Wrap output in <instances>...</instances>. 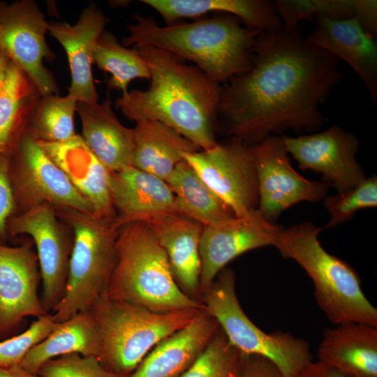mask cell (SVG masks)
Listing matches in <instances>:
<instances>
[{
	"label": "cell",
	"mask_w": 377,
	"mask_h": 377,
	"mask_svg": "<svg viewBox=\"0 0 377 377\" xmlns=\"http://www.w3.org/2000/svg\"><path fill=\"white\" fill-rule=\"evenodd\" d=\"M339 60L300 32H261L251 67L221 86L218 121L248 146L288 130L324 124L319 105L342 77Z\"/></svg>",
	"instance_id": "6da1fadb"
},
{
	"label": "cell",
	"mask_w": 377,
	"mask_h": 377,
	"mask_svg": "<svg viewBox=\"0 0 377 377\" xmlns=\"http://www.w3.org/2000/svg\"><path fill=\"white\" fill-rule=\"evenodd\" d=\"M133 49L148 64L150 84L128 91L115 107L135 124L154 120L170 126L201 150L214 147L222 85L166 50L149 45Z\"/></svg>",
	"instance_id": "7a4b0ae2"
},
{
	"label": "cell",
	"mask_w": 377,
	"mask_h": 377,
	"mask_svg": "<svg viewBox=\"0 0 377 377\" xmlns=\"http://www.w3.org/2000/svg\"><path fill=\"white\" fill-rule=\"evenodd\" d=\"M124 47L149 45L192 61L214 82L226 84L249 69L262 32L237 17L221 15L191 22L160 25L152 17L133 15Z\"/></svg>",
	"instance_id": "3957f363"
},
{
	"label": "cell",
	"mask_w": 377,
	"mask_h": 377,
	"mask_svg": "<svg viewBox=\"0 0 377 377\" xmlns=\"http://www.w3.org/2000/svg\"><path fill=\"white\" fill-rule=\"evenodd\" d=\"M115 249L105 293L109 297L159 313L205 308L179 288L164 249L144 221L119 226Z\"/></svg>",
	"instance_id": "277c9868"
},
{
	"label": "cell",
	"mask_w": 377,
	"mask_h": 377,
	"mask_svg": "<svg viewBox=\"0 0 377 377\" xmlns=\"http://www.w3.org/2000/svg\"><path fill=\"white\" fill-rule=\"evenodd\" d=\"M323 228L309 221L283 228L274 246L295 260L313 281L316 300L335 325L357 322L377 326V309L365 296L357 272L320 244Z\"/></svg>",
	"instance_id": "5b68a950"
},
{
	"label": "cell",
	"mask_w": 377,
	"mask_h": 377,
	"mask_svg": "<svg viewBox=\"0 0 377 377\" xmlns=\"http://www.w3.org/2000/svg\"><path fill=\"white\" fill-rule=\"evenodd\" d=\"M203 309L159 313L104 293L89 310L99 330L97 358L107 369L129 376L158 343L189 324Z\"/></svg>",
	"instance_id": "8992f818"
},
{
	"label": "cell",
	"mask_w": 377,
	"mask_h": 377,
	"mask_svg": "<svg viewBox=\"0 0 377 377\" xmlns=\"http://www.w3.org/2000/svg\"><path fill=\"white\" fill-rule=\"evenodd\" d=\"M56 212L73 233L65 294L52 313L55 322L61 323L89 311L105 293L115 263L119 226L115 219L74 210Z\"/></svg>",
	"instance_id": "52a82bcc"
},
{
	"label": "cell",
	"mask_w": 377,
	"mask_h": 377,
	"mask_svg": "<svg viewBox=\"0 0 377 377\" xmlns=\"http://www.w3.org/2000/svg\"><path fill=\"white\" fill-rule=\"evenodd\" d=\"M200 302L239 352L269 360L286 377H297L312 361L306 341L283 332L266 333L249 319L237 298L232 269L225 267L219 272L201 294Z\"/></svg>",
	"instance_id": "ba28073f"
},
{
	"label": "cell",
	"mask_w": 377,
	"mask_h": 377,
	"mask_svg": "<svg viewBox=\"0 0 377 377\" xmlns=\"http://www.w3.org/2000/svg\"><path fill=\"white\" fill-rule=\"evenodd\" d=\"M9 156V174L15 204L13 215L43 203L56 210L93 214L89 201L47 156L39 142L26 131Z\"/></svg>",
	"instance_id": "9c48e42d"
},
{
	"label": "cell",
	"mask_w": 377,
	"mask_h": 377,
	"mask_svg": "<svg viewBox=\"0 0 377 377\" xmlns=\"http://www.w3.org/2000/svg\"><path fill=\"white\" fill-rule=\"evenodd\" d=\"M7 230L8 234L27 235L33 239L43 286L41 303L46 313H53L65 294L73 246L71 228L52 206L43 203L13 215Z\"/></svg>",
	"instance_id": "30bf717a"
},
{
	"label": "cell",
	"mask_w": 377,
	"mask_h": 377,
	"mask_svg": "<svg viewBox=\"0 0 377 377\" xmlns=\"http://www.w3.org/2000/svg\"><path fill=\"white\" fill-rule=\"evenodd\" d=\"M183 158L236 216L258 208L257 173L249 146L230 138L211 149L184 153Z\"/></svg>",
	"instance_id": "8fae6325"
},
{
	"label": "cell",
	"mask_w": 377,
	"mask_h": 377,
	"mask_svg": "<svg viewBox=\"0 0 377 377\" xmlns=\"http://www.w3.org/2000/svg\"><path fill=\"white\" fill-rule=\"evenodd\" d=\"M48 22L33 0L0 1V50L34 82L41 96L56 94L58 86L44 61L54 59L45 40Z\"/></svg>",
	"instance_id": "7c38bea8"
},
{
	"label": "cell",
	"mask_w": 377,
	"mask_h": 377,
	"mask_svg": "<svg viewBox=\"0 0 377 377\" xmlns=\"http://www.w3.org/2000/svg\"><path fill=\"white\" fill-rule=\"evenodd\" d=\"M249 147L257 173V209L268 221L274 223L283 211L300 202L325 198L329 185L306 179L293 168L281 136H269Z\"/></svg>",
	"instance_id": "4fadbf2b"
},
{
	"label": "cell",
	"mask_w": 377,
	"mask_h": 377,
	"mask_svg": "<svg viewBox=\"0 0 377 377\" xmlns=\"http://www.w3.org/2000/svg\"><path fill=\"white\" fill-rule=\"evenodd\" d=\"M281 137L298 167L320 173L337 193L349 191L367 177L356 159L357 138L338 126L310 135Z\"/></svg>",
	"instance_id": "5bb4252c"
},
{
	"label": "cell",
	"mask_w": 377,
	"mask_h": 377,
	"mask_svg": "<svg viewBox=\"0 0 377 377\" xmlns=\"http://www.w3.org/2000/svg\"><path fill=\"white\" fill-rule=\"evenodd\" d=\"M281 229L257 209L203 226L200 239V297L231 260L249 251L274 246Z\"/></svg>",
	"instance_id": "9a60e30c"
},
{
	"label": "cell",
	"mask_w": 377,
	"mask_h": 377,
	"mask_svg": "<svg viewBox=\"0 0 377 377\" xmlns=\"http://www.w3.org/2000/svg\"><path fill=\"white\" fill-rule=\"evenodd\" d=\"M40 281L31 243L17 246L0 243V334L13 332L27 317L47 313L38 295Z\"/></svg>",
	"instance_id": "2e32d148"
},
{
	"label": "cell",
	"mask_w": 377,
	"mask_h": 377,
	"mask_svg": "<svg viewBox=\"0 0 377 377\" xmlns=\"http://www.w3.org/2000/svg\"><path fill=\"white\" fill-rule=\"evenodd\" d=\"M316 25L304 38L310 45L346 63L364 84L374 105L377 103V45L354 18H314Z\"/></svg>",
	"instance_id": "e0dca14e"
},
{
	"label": "cell",
	"mask_w": 377,
	"mask_h": 377,
	"mask_svg": "<svg viewBox=\"0 0 377 377\" xmlns=\"http://www.w3.org/2000/svg\"><path fill=\"white\" fill-rule=\"evenodd\" d=\"M107 19L94 4L85 8L77 22L48 23V32L64 47L68 61L71 82L68 95L77 101L88 103L98 102L91 66L96 43L105 31Z\"/></svg>",
	"instance_id": "ac0fdd59"
},
{
	"label": "cell",
	"mask_w": 377,
	"mask_h": 377,
	"mask_svg": "<svg viewBox=\"0 0 377 377\" xmlns=\"http://www.w3.org/2000/svg\"><path fill=\"white\" fill-rule=\"evenodd\" d=\"M39 143L73 185L89 201L94 216L106 220L116 219L110 190V171L89 149L82 135L76 134L61 142Z\"/></svg>",
	"instance_id": "d6986e66"
},
{
	"label": "cell",
	"mask_w": 377,
	"mask_h": 377,
	"mask_svg": "<svg viewBox=\"0 0 377 377\" xmlns=\"http://www.w3.org/2000/svg\"><path fill=\"white\" fill-rule=\"evenodd\" d=\"M164 249L174 277L189 297L200 302V239L203 226L185 216L165 213L141 219Z\"/></svg>",
	"instance_id": "ffe728a7"
},
{
	"label": "cell",
	"mask_w": 377,
	"mask_h": 377,
	"mask_svg": "<svg viewBox=\"0 0 377 377\" xmlns=\"http://www.w3.org/2000/svg\"><path fill=\"white\" fill-rule=\"evenodd\" d=\"M116 224L165 213H176L175 197L165 181L133 166L110 172Z\"/></svg>",
	"instance_id": "44dd1931"
},
{
	"label": "cell",
	"mask_w": 377,
	"mask_h": 377,
	"mask_svg": "<svg viewBox=\"0 0 377 377\" xmlns=\"http://www.w3.org/2000/svg\"><path fill=\"white\" fill-rule=\"evenodd\" d=\"M219 328L204 308L189 324L158 343L128 377H179Z\"/></svg>",
	"instance_id": "7402d4cb"
},
{
	"label": "cell",
	"mask_w": 377,
	"mask_h": 377,
	"mask_svg": "<svg viewBox=\"0 0 377 377\" xmlns=\"http://www.w3.org/2000/svg\"><path fill=\"white\" fill-rule=\"evenodd\" d=\"M76 112L82 124V138L110 172L132 165L133 128L120 123L109 97L101 103L77 101Z\"/></svg>",
	"instance_id": "603a6c76"
},
{
	"label": "cell",
	"mask_w": 377,
	"mask_h": 377,
	"mask_svg": "<svg viewBox=\"0 0 377 377\" xmlns=\"http://www.w3.org/2000/svg\"><path fill=\"white\" fill-rule=\"evenodd\" d=\"M318 357L349 377H377V326L346 322L325 330Z\"/></svg>",
	"instance_id": "cb8c5ba5"
},
{
	"label": "cell",
	"mask_w": 377,
	"mask_h": 377,
	"mask_svg": "<svg viewBox=\"0 0 377 377\" xmlns=\"http://www.w3.org/2000/svg\"><path fill=\"white\" fill-rule=\"evenodd\" d=\"M163 19L165 24L209 13L237 17L246 27L263 32L282 31L283 24L272 1L265 0H140Z\"/></svg>",
	"instance_id": "d4e9b609"
},
{
	"label": "cell",
	"mask_w": 377,
	"mask_h": 377,
	"mask_svg": "<svg viewBox=\"0 0 377 377\" xmlns=\"http://www.w3.org/2000/svg\"><path fill=\"white\" fill-rule=\"evenodd\" d=\"M133 133L132 166L164 181L184 160V153L201 150L176 130L158 121L138 122Z\"/></svg>",
	"instance_id": "484cf974"
},
{
	"label": "cell",
	"mask_w": 377,
	"mask_h": 377,
	"mask_svg": "<svg viewBox=\"0 0 377 377\" xmlns=\"http://www.w3.org/2000/svg\"><path fill=\"white\" fill-rule=\"evenodd\" d=\"M100 344L99 330L92 313L81 311L58 323L46 338L29 350L20 365L38 374L46 362L61 355L77 353L98 357Z\"/></svg>",
	"instance_id": "4316f807"
},
{
	"label": "cell",
	"mask_w": 377,
	"mask_h": 377,
	"mask_svg": "<svg viewBox=\"0 0 377 377\" xmlns=\"http://www.w3.org/2000/svg\"><path fill=\"white\" fill-rule=\"evenodd\" d=\"M40 96L31 80L11 61L0 91V153L9 155Z\"/></svg>",
	"instance_id": "83f0119b"
},
{
	"label": "cell",
	"mask_w": 377,
	"mask_h": 377,
	"mask_svg": "<svg viewBox=\"0 0 377 377\" xmlns=\"http://www.w3.org/2000/svg\"><path fill=\"white\" fill-rule=\"evenodd\" d=\"M165 182L175 195L177 212L203 226L236 216L185 160Z\"/></svg>",
	"instance_id": "f1b7e54d"
},
{
	"label": "cell",
	"mask_w": 377,
	"mask_h": 377,
	"mask_svg": "<svg viewBox=\"0 0 377 377\" xmlns=\"http://www.w3.org/2000/svg\"><path fill=\"white\" fill-rule=\"evenodd\" d=\"M94 62L111 75L108 87L126 95L128 84L134 79L149 80L150 70L147 61L134 49L121 45L112 33L104 31L98 37L94 50Z\"/></svg>",
	"instance_id": "f546056e"
},
{
	"label": "cell",
	"mask_w": 377,
	"mask_h": 377,
	"mask_svg": "<svg viewBox=\"0 0 377 377\" xmlns=\"http://www.w3.org/2000/svg\"><path fill=\"white\" fill-rule=\"evenodd\" d=\"M77 102L68 94L40 96L25 131L39 142H61L70 140L76 135L73 117Z\"/></svg>",
	"instance_id": "4dcf8cb0"
},
{
	"label": "cell",
	"mask_w": 377,
	"mask_h": 377,
	"mask_svg": "<svg viewBox=\"0 0 377 377\" xmlns=\"http://www.w3.org/2000/svg\"><path fill=\"white\" fill-rule=\"evenodd\" d=\"M243 354L221 328L179 377H237Z\"/></svg>",
	"instance_id": "1f68e13d"
},
{
	"label": "cell",
	"mask_w": 377,
	"mask_h": 377,
	"mask_svg": "<svg viewBox=\"0 0 377 377\" xmlns=\"http://www.w3.org/2000/svg\"><path fill=\"white\" fill-rule=\"evenodd\" d=\"M272 3L283 31L288 33L300 32V21L316 16L335 20L353 18L354 0H275Z\"/></svg>",
	"instance_id": "d6a6232c"
},
{
	"label": "cell",
	"mask_w": 377,
	"mask_h": 377,
	"mask_svg": "<svg viewBox=\"0 0 377 377\" xmlns=\"http://www.w3.org/2000/svg\"><path fill=\"white\" fill-rule=\"evenodd\" d=\"M323 205L330 214L324 228L337 226L352 218L362 209L377 206V177H366L354 188L343 193L325 197Z\"/></svg>",
	"instance_id": "836d02e7"
},
{
	"label": "cell",
	"mask_w": 377,
	"mask_h": 377,
	"mask_svg": "<svg viewBox=\"0 0 377 377\" xmlns=\"http://www.w3.org/2000/svg\"><path fill=\"white\" fill-rule=\"evenodd\" d=\"M52 313L34 320L23 332L0 341V367L19 365L29 350L46 338L57 327Z\"/></svg>",
	"instance_id": "e575fe53"
},
{
	"label": "cell",
	"mask_w": 377,
	"mask_h": 377,
	"mask_svg": "<svg viewBox=\"0 0 377 377\" xmlns=\"http://www.w3.org/2000/svg\"><path fill=\"white\" fill-rule=\"evenodd\" d=\"M41 377H128L105 368L95 357L77 353L61 355L46 362L40 369Z\"/></svg>",
	"instance_id": "d590c367"
},
{
	"label": "cell",
	"mask_w": 377,
	"mask_h": 377,
	"mask_svg": "<svg viewBox=\"0 0 377 377\" xmlns=\"http://www.w3.org/2000/svg\"><path fill=\"white\" fill-rule=\"evenodd\" d=\"M9 169V155L0 153V242L8 235V223L15 209Z\"/></svg>",
	"instance_id": "8d00e7d4"
},
{
	"label": "cell",
	"mask_w": 377,
	"mask_h": 377,
	"mask_svg": "<svg viewBox=\"0 0 377 377\" xmlns=\"http://www.w3.org/2000/svg\"><path fill=\"white\" fill-rule=\"evenodd\" d=\"M237 377H286L269 360L259 355L243 354Z\"/></svg>",
	"instance_id": "74e56055"
},
{
	"label": "cell",
	"mask_w": 377,
	"mask_h": 377,
	"mask_svg": "<svg viewBox=\"0 0 377 377\" xmlns=\"http://www.w3.org/2000/svg\"><path fill=\"white\" fill-rule=\"evenodd\" d=\"M353 18L375 39L377 35L376 0H354Z\"/></svg>",
	"instance_id": "f35d334b"
},
{
	"label": "cell",
	"mask_w": 377,
	"mask_h": 377,
	"mask_svg": "<svg viewBox=\"0 0 377 377\" xmlns=\"http://www.w3.org/2000/svg\"><path fill=\"white\" fill-rule=\"evenodd\" d=\"M297 377H349L337 369L319 360L311 361Z\"/></svg>",
	"instance_id": "ab89813d"
},
{
	"label": "cell",
	"mask_w": 377,
	"mask_h": 377,
	"mask_svg": "<svg viewBox=\"0 0 377 377\" xmlns=\"http://www.w3.org/2000/svg\"><path fill=\"white\" fill-rule=\"evenodd\" d=\"M0 377H41L38 374L31 373L20 364L10 367H0Z\"/></svg>",
	"instance_id": "60d3db41"
},
{
	"label": "cell",
	"mask_w": 377,
	"mask_h": 377,
	"mask_svg": "<svg viewBox=\"0 0 377 377\" xmlns=\"http://www.w3.org/2000/svg\"><path fill=\"white\" fill-rule=\"evenodd\" d=\"M10 63V59L0 50V91L6 79Z\"/></svg>",
	"instance_id": "b9f144b4"
}]
</instances>
